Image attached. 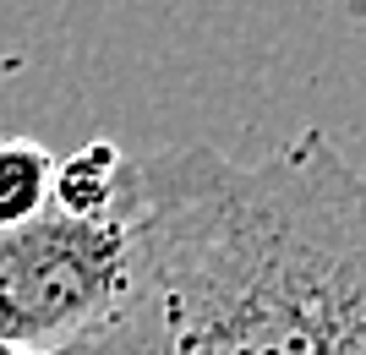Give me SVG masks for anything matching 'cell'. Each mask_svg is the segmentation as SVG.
<instances>
[{
  "instance_id": "cell-1",
  "label": "cell",
  "mask_w": 366,
  "mask_h": 355,
  "mask_svg": "<svg viewBox=\"0 0 366 355\" xmlns=\"http://www.w3.org/2000/svg\"><path fill=\"white\" fill-rule=\"evenodd\" d=\"M132 295L88 355H366V170L328 131L235 164L208 142L126 159Z\"/></svg>"
},
{
  "instance_id": "cell-4",
  "label": "cell",
  "mask_w": 366,
  "mask_h": 355,
  "mask_svg": "<svg viewBox=\"0 0 366 355\" xmlns=\"http://www.w3.org/2000/svg\"><path fill=\"white\" fill-rule=\"evenodd\" d=\"M49 181H55V154L33 137L0 142V230H16L49 208Z\"/></svg>"
},
{
  "instance_id": "cell-5",
  "label": "cell",
  "mask_w": 366,
  "mask_h": 355,
  "mask_svg": "<svg viewBox=\"0 0 366 355\" xmlns=\"http://www.w3.org/2000/svg\"><path fill=\"white\" fill-rule=\"evenodd\" d=\"M0 355H6V350H0Z\"/></svg>"
},
{
  "instance_id": "cell-3",
  "label": "cell",
  "mask_w": 366,
  "mask_h": 355,
  "mask_svg": "<svg viewBox=\"0 0 366 355\" xmlns=\"http://www.w3.org/2000/svg\"><path fill=\"white\" fill-rule=\"evenodd\" d=\"M121 170H126V154L109 137H93L71 159H55L49 208L66 219H109L115 197H121Z\"/></svg>"
},
{
  "instance_id": "cell-2",
  "label": "cell",
  "mask_w": 366,
  "mask_h": 355,
  "mask_svg": "<svg viewBox=\"0 0 366 355\" xmlns=\"http://www.w3.org/2000/svg\"><path fill=\"white\" fill-rule=\"evenodd\" d=\"M132 295L126 219H39L0 230V350L88 355L121 323Z\"/></svg>"
}]
</instances>
